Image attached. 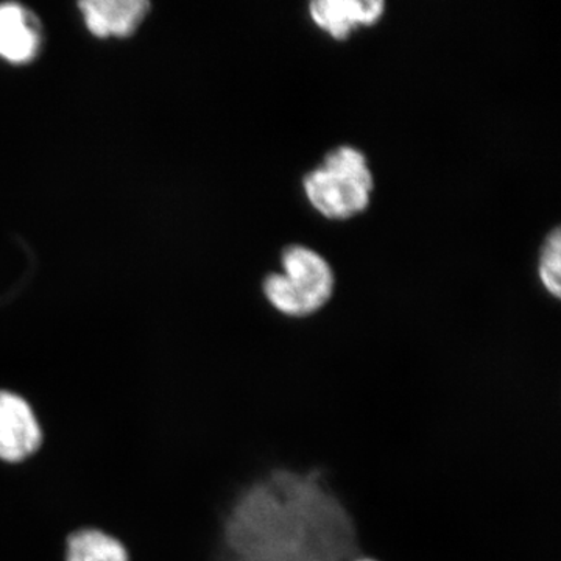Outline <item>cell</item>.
Returning a JSON list of instances; mask_svg holds the SVG:
<instances>
[{"label": "cell", "instance_id": "6da1fadb", "mask_svg": "<svg viewBox=\"0 0 561 561\" xmlns=\"http://www.w3.org/2000/svg\"><path fill=\"white\" fill-rule=\"evenodd\" d=\"M350 513L320 472H268L243 483L221 516L213 561H348Z\"/></svg>", "mask_w": 561, "mask_h": 561}, {"label": "cell", "instance_id": "7a4b0ae2", "mask_svg": "<svg viewBox=\"0 0 561 561\" xmlns=\"http://www.w3.org/2000/svg\"><path fill=\"white\" fill-rule=\"evenodd\" d=\"M373 190L367 158L348 146L330 151L323 165L305 179L309 202L328 219H350L367 209Z\"/></svg>", "mask_w": 561, "mask_h": 561}, {"label": "cell", "instance_id": "3957f363", "mask_svg": "<svg viewBox=\"0 0 561 561\" xmlns=\"http://www.w3.org/2000/svg\"><path fill=\"white\" fill-rule=\"evenodd\" d=\"M284 273L264 280V294L284 316L308 317L320 311L334 291V273L317 251L302 245L287 247L283 253Z\"/></svg>", "mask_w": 561, "mask_h": 561}, {"label": "cell", "instance_id": "277c9868", "mask_svg": "<svg viewBox=\"0 0 561 561\" xmlns=\"http://www.w3.org/2000/svg\"><path fill=\"white\" fill-rule=\"evenodd\" d=\"M43 445L38 416L21 394L0 390V461L20 465L31 459Z\"/></svg>", "mask_w": 561, "mask_h": 561}, {"label": "cell", "instance_id": "5b68a950", "mask_svg": "<svg viewBox=\"0 0 561 561\" xmlns=\"http://www.w3.org/2000/svg\"><path fill=\"white\" fill-rule=\"evenodd\" d=\"M313 22L335 39H343L354 28L371 25L382 16V0H317L312 2Z\"/></svg>", "mask_w": 561, "mask_h": 561}, {"label": "cell", "instance_id": "8992f818", "mask_svg": "<svg viewBox=\"0 0 561 561\" xmlns=\"http://www.w3.org/2000/svg\"><path fill=\"white\" fill-rule=\"evenodd\" d=\"M87 27L101 38L128 36L146 18L150 3L146 0H87L80 3Z\"/></svg>", "mask_w": 561, "mask_h": 561}, {"label": "cell", "instance_id": "52a82bcc", "mask_svg": "<svg viewBox=\"0 0 561 561\" xmlns=\"http://www.w3.org/2000/svg\"><path fill=\"white\" fill-rule=\"evenodd\" d=\"M39 50V35L31 14L18 3L0 5V58L22 65L32 61Z\"/></svg>", "mask_w": 561, "mask_h": 561}, {"label": "cell", "instance_id": "ba28073f", "mask_svg": "<svg viewBox=\"0 0 561 561\" xmlns=\"http://www.w3.org/2000/svg\"><path fill=\"white\" fill-rule=\"evenodd\" d=\"M65 561H130L124 542L99 529H80L66 538Z\"/></svg>", "mask_w": 561, "mask_h": 561}, {"label": "cell", "instance_id": "9c48e42d", "mask_svg": "<svg viewBox=\"0 0 561 561\" xmlns=\"http://www.w3.org/2000/svg\"><path fill=\"white\" fill-rule=\"evenodd\" d=\"M540 278L553 297L561 294V234L556 228L546 239L540 257Z\"/></svg>", "mask_w": 561, "mask_h": 561}, {"label": "cell", "instance_id": "30bf717a", "mask_svg": "<svg viewBox=\"0 0 561 561\" xmlns=\"http://www.w3.org/2000/svg\"><path fill=\"white\" fill-rule=\"evenodd\" d=\"M354 561H378V560H375V559H367V557H364V559H356Z\"/></svg>", "mask_w": 561, "mask_h": 561}]
</instances>
